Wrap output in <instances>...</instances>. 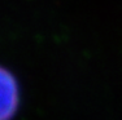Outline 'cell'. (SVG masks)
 <instances>
[{
    "label": "cell",
    "mask_w": 122,
    "mask_h": 120,
    "mask_svg": "<svg viewBox=\"0 0 122 120\" xmlns=\"http://www.w3.org/2000/svg\"><path fill=\"white\" fill-rule=\"evenodd\" d=\"M1 81V111L0 120H13L21 106V93H20L18 80L10 70L5 66L0 72Z\"/></svg>",
    "instance_id": "1"
}]
</instances>
